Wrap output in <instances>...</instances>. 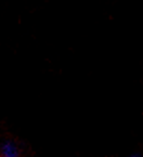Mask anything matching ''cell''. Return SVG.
<instances>
[{
	"label": "cell",
	"instance_id": "obj_1",
	"mask_svg": "<svg viewBox=\"0 0 143 157\" xmlns=\"http://www.w3.org/2000/svg\"><path fill=\"white\" fill-rule=\"evenodd\" d=\"M133 157H139V156H133Z\"/></svg>",
	"mask_w": 143,
	"mask_h": 157
}]
</instances>
